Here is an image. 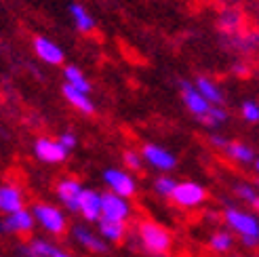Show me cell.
Instances as JSON below:
<instances>
[{"label":"cell","instance_id":"f546056e","mask_svg":"<svg viewBox=\"0 0 259 257\" xmlns=\"http://www.w3.org/2000/svg\"><path fill=\"white\" fill-rule=\"evenodd\" d=\"M59 144L66 148V150H74L76 148V144H78V139H76V135L74 133H70V131H66V133H61L59 137Z\"/></svg>","mask_w":259,"mask_h":257},{"label":"cell","instance_id":"7a4b0ae2","mask_svg":"<svg viewBox=\"0 0 259 257\" xmlns=\"http://www.w3.org/2000/svg\"><path fill=\"white\" fill-rule=\"evenodd\" d=\"M32 213L36 217V224L40 226L51 236H63L68 232V217L61 209H57L51 202H36L32 207Z\"/></svg>","mask_w":259,"mask_h":257},{"label":"cell","instance_id":"e575fe53","mask_svg":"<svg viewBox=\"0 0 259 257\" xmlns=\"http://www.w3.org/2000/svg\"><path fill=\"white\" fill-rule=\"evenodd\" d=\"M253 169H255V173H257V175H259V156H257V160H255V162H253Z\"/></svg>","mask_w":259,"mask_h":257},{"label":"cell","instance_id":"30bf717a","mask_svg":"<svg viewBox=\"0 0 259 257\" xmlns=\"http://www.w3.org/2000/svg\"><path fill=\"white\" fill-rule=\"evenodd\" d=\"M55 192H57V198L59 202L66 207L68 211L72 213H78V207H80V196L84 192V186L78 182V179H72V177H63L57 182L55 186Z\"/></svg>","mask_w":259,"mask_h":257},{"label":"cell","instance_id":"cb8c5ba5","mask_svg":"<svg viewBox=\"0 0 259 257\" xmlns=\"http://www.w3.org/2000/svg\"><path fill=\"white\" fill-rule=\"evenodd\" d=\"M63 78H66V84L78 89V91H82V93H91V82H89V78L84 76V72L80 68L66 66L63 68Z\"/></svg>","mask_w":259,"mask_h":257},{"label":"cell","instance_id":"ba28073f","mask_svg":"<svg viewBox=\"0 0 259 257\" xmlns=\"http://www.w3.org/2000/svg\"><path fill=\"white\" fill-rule=\"evenodd\" d=\"M141 156H144L146 164H150L152 169H156L160 173H169L177 166V156L166 148L158 144H144L141 148Z\"/></svg>","mask_w":259,"mask_h":257},{"label":"cell","instance_id":"4316f807","mask_svg":"<svg viewBox=\"0 0 259 257\" xmlns=\"http://www.w3.org/2000/svg\"><path fill=\"white\" fill-rule=\"evenodd\" d=\"M240 116L244 122L257 124L259 122V101L255 99H244L240 104Z\"/></svg>","mask_w":259,"mask_h":257},{"label":"cell","instance_id":"8fae6325","mask_svg":"<svg viewBox=\"0 0 259 257\" xmlns=\"http://www.w3.org/2000/svg\"><path fill=\"white\" fill-rule=\"evenodd\" d=\"M131 217V202L116 192H103V220L110 222H128Z\"/></svg>","mask_w":259,"mask_h":257},{"label":"cell","instance_id":"8d00e7d4","mask_svg":"<svg viewBox=\"0 0 259 257\" xmlns=\"http://www.w3.org/2000/svg\"><path fill=\"white\" fill-rule=\"evenodd\" d=\"M232 257H236V255H232Z\"/></svg>","mask_w":259,"mask_h":257},{"label":"cell","instance_id":"836d02e7","mask_svg":"<svg viewBox=\"0 0 259 257\" xmlns=\"http://www.w3.org/2000/svg\"><path fill=\"white\" fill-rule=\"evenodd\" d=\"M53 257H74V255H72V253H68V251H63V249H59V247H57V251L53 253Z\"/></svg>","mask_w":259,"mask_h":257},{"label":"cell","instance_id":"7c38bea8","mask_svg":"<svg viewBox=\"0 0 259 257\" xmlns=\"http://www.w3.org/2000/svg\"><path fill=\"white\" fill-rule=\"evenodd\" d=\"M78 213L87 224H97L103 217V192L84 188L82 196H80Z\"/></svg>","mask_w":259,"mask_h":257},{"label":"cell","instance_id":"ffe728a7","mask_svg":"<svg viewBox=\"0 0 259 257\" xmlns=\"http://www.w3.org/2000/svg\"><path fill=\"white\" fill-rule=\"evenodd\" d=\"M194 84H196L198 91L211 101L213 106H224V93H222V89H219V84L215 80H211L209 76H198L196 80H194Z\"/></svg>","mask_w":259,"mask_h":257},{"label":"cell","instance_id":"1f68e13d","mask_svg":"<svg viewBox=\"0 0 259 257\" xmlns=\"http://www.w3.org/2000/svg\"><path fill=\"white\" fill-rule=\"evenodd\" d=\"M240 242L244 247H249V249H257L259 247V238H255V236H247V238H240Z\"/></svg>","mask_w":259,"mask_h":257},{"label":"cell","instance_id":"277c9868","mask_svg":"<svg viewBox=\"0 0 259 257\" xmlns=\"http://www.w3.org/2000/svg\"><path fill=\"white\" fill-rule=\"evenodd\" d=\"M206 196H209V192L206 188L198 182H179L171 200L177 204L181 209H196L200 204L206 202Z\"/></svg>","mask_w":259,"mask_h":257},{"label":"cell","instance_id":"4fadbf2b","mask_svg":"<svg viewBox=\"0 0 259 257\" xmlns=\"http://www.w3.org/2000/svg\"><path fill=\"white\" fill-rule=\"evenodd\" d=\"M21 209H25V196L21 186H17L15 182H5L0 186V211L5 215H11Z\"/></svg>","mask_w":259,"mask_h":257},{"label":"cell","instance_id":"484cf974","mask_svg":"<svg viewBox=\"0 0 259 257\" xmlns=\"http://www.w3.org/2000/svg\"><path fill=\"white\" fill-rule=\"evenodd\" d=\"M177 184H179V182H175V177H171V175H158L156 179H154V192H156L158 196L171 200Z\"/></svg>","mask_w":259,"mask_h":257},{"label":"cell","instance_id":"6da1fadb","mask_svg":"<svg viewBox=\"0 0 259 257\" xmlns=\"http://www.w3.org/2000/svg\"><path fill=\"white\" fill-rule=\"evenodd\" d=\"M137 238L141 242L146 253L150 255H166L171 251V245H173V236L171 232L166 230L164 226H160L158 222H152V220H141L137 222Z\"/></svg>","mask_w":259,"mask_h":257},{"label":"cell","instance_id":"2e32d148","mask_svg":"<svg viewBox=\"0 0 259 257\" xmlns=\"http://www.w3.org/2000/svg\"><path fill=\"white\" fill-rule=\"evenodd\" d=\"M61 93H63V97H66L68 104L74 110H78L80 114H93L95 112V106H93V101H91L89 93H82V91H78V89H74L70 84H63Z\"/></svg>","mask_w":259,"mask_h":257},{"label":"cell","instance_id":"4dcf8cb0","mask_svg":"<svg viewBox=\"0 0 259 257\" xmlns=\"http://www.w3.org/2000/svg\"><path fill=\"white\" fill-rule=\"evenodd\" d=\"M209 141H211L213 148H219V150H226V146L230 144V141H228L224 135H219V133H211V135H209Z\"/></svg>","mask_w":259,"mask_h":257},{"label":"cell","instance_id":"9c48e42d","mask_svg":"<svg viewBox=\"0 0 259 257\" xmlns=\"http://www.w3.org/2000/svg\"><path fill=\"white\" fill-rule=\"evenodd\" d=\"M3 232L5 234H15V236H28L32 234V230L38 226L36 224V217L32 213V209H21L17 213H11L5 215L3 220Z\"/></svg>","mask_w":259,"mask_h":257},{"label":"cell","instance_id":"5b68a950","mask_svg":"<svg viewBox=\"0 0 259 257\" xmlns=\"http://www.w3.org/2000/svg\"><path fill=\"white\" fill-rule=\"evenodd\" d=\"M179 91H181V99H184V104H186V108H188V112L192 114V116H196L200 120L211 112L213 104L198 91L194 82L179 80Z\"/></svg>","mask_w":259,"mask_h":257},{"label":"cell","instance_id":"e0dca14e","mask_svg":"<svg viewBox=\"0 0 259 257\" xmlns=\"http://www.w3.org/2000/svg\"><path fill=\"white\" fill-rule=\"evenodd\" d=\"M97 232L101 234V238L106 242H112V245H118V242L124 240L126 236V224L124 222H110V220H101L97 222Z\"/></svg>","mask_w":259,"mask_h":257},{"label":"cell","instance_id":"44dd1931","mask_svg":"<svg viewBox=\"0 0 259 257\" xmlns=\"http://www.w3.org/2000/svg\"><path fill=\"white\" fill-rule=\"evenodd\" d=\"M219 28L230 36H238L242 30V13L236 9H226L219 15Z\"/></svg>","mask_w":259,"mask_h":257},{"label":"cell","instance_id":"5bb4252c","mask_svg":"<svg viewBox=\"0 0 259 257\" xmlns=\"http://www.w3.org/2000/svg\"><path fill=\"white\" fill-rule=\"evenodd\" d=\"M34 53H36L38 59L49 63V66H61L63 59H66L63 49L47 36H36L34 38Z\"/></svg>","mask_w":259,"mask_h":257},{"label":"cell","instance_id":"8992f818","mask_svg":"<svg viewBox=\"0 0 259 257\" xmlns=\"http://www.w3.org/2000/svg\"><path fill=\"white\" fill-rule=\"evenodd\" d=\"M103 184L110 188V192H116V194H120L124 198L135 196V192H137L135 177L126 169H116V166L106 169L103 171Z\"/></svg>","mask_w":259,"mask_h":257},{"label":"cell","instance_id":"ac0fdd59","mask_svg":"<svg viewBox=\"0 0 259 257\" xmlns=\"http://www.w3.org/2000/svg\"><path fill=\"white\" fill-rule=\"evenodd\" d=\"M224 154H226L230 160H234L238 164H253L257 160L255 150L251 146H247V144H242V141H236V139L230 141V144L226 146Z\"/></svg>","mask_w":259,"mask_h":257},{"label":"cell","instance_id":"52a82bcc","mask_svg":"<svg viewBox=\"0 0 259 257\" xmlns=\"http://www.w3.org/2000/svg\"><path fill=\"white\" fill-rule=\"evenodd\" d=\"M70 150H66L59 139H51V137H38L34 141V156L45 162V164H61L66 162Z\"/></svg>","mask_w":259,"mask_h":257},{"label":"cell","instance_id":"d6a6232c","mask_svg":"<svg viewBox=\"0 0 259 257\" xmlns=\"http://www.w3.org/2000/svg\"><path fill=\"white\" fill-rule=\"evenodd\" d=\"M232 72H234L236 76H247L249 68L244 66V63H234V66H232Z\"/></svg>","mask_w":259,"mask_h":257},{"label":"cell","instance_id":"7402d4cb","mask_svg":"<svg viewBox=\"0 0 259 257\" xmlns=\"http://www.w3.org/2000/svg\"><path fill=\"white\" fill-rule=\"evenodd\" d=\"M234 247V232L230 230H217L209 236V249L217 255H226Z\"/></svg>","mask_w":259,"mask_h":257},{"label":"cell","instance_id":"603a6c76","mask_svg":"<svg viewBox=\"0 0 259 257\" xmlns=\"http://www.w3.org/2000/svg\"><path fill=\"white\" fill-rule=\"evenodd\" d=\"M21 251H23L25 257H53L57 247L53 245V242L45 240V238H32Z\"/></svg>","mask_w":259,"mask_h":257},{"label":"cell","instance_id":"d6986e66","mask_svg":"<svg viewBox=\"0 0 259 257\" xmlns=\"http://www.w3.org/2000/svg\"><path fill=\"white\" fill-rule=\"evenodd\" d=\"M68 13H70V17H72V21H74V28L78 30V32H82V34H91L95 30V19H93V15L82 7V5H78V3H72L70 7H68Z\"/></svg>","mask_w":259,"mask_h":257},{"label":"cell","instance_id":"9a60e30c","mask_svg":"<svg viewBox=\"0 0 259 257\" xmlns=\"http://www.w3.org/2000/svg\"><path fill=\"white\" fill-rule=\"evenodd\" d=\"M72 236H74V240L78 242V245H82L91 253H97V255L108 253V242L101 238L99 232H93V230L87 228V226H74Z\"/></svg>","mask_w":259,"mask_h":257},{"label":"cell","instance_id":"83f0119b","mask_svg":"<svg viewBox=\"0 0 259 257\" xmlns=\"http://www.w3.org/2000/svg\"><path fill=\"white\" fill-rule=\"evenodd\" d=\"M122 160H124V169L131 171V173H139L144 169V156H141V152L137 150H124L122 152Z\"/></svg>","mask_w":259,"mask_h":257},{"label":"cell","instance_id":"3957f363","mask_svg":"<svg viewBox=\"0 0 259 257\" xmlns=\"http://www.w3.org/2000/svg\"><path fill=\"white\" fill-rule=\"evenodd\" d=\"M224 222L230 232H234L238 238H247V236L259 238V217L249 211H242L234 207V204H228L224 211Z\"/></svg>","mask_w":259,"mask_h":257},{"label":"cell","instance_id":"d590c367","mask_svg":"<svg viewBox=\"0 0 259 257\" xmlns=\"http://www.w3.org/2000/svg\"><path fill=\"white\" fill-rule=\"evenodd\" d=\"M251 257H259V255H251Z\"/></svg>","mask_w":259,"mask_h":257},{"label":"cell","instance_id":"d4e9b609","mask_svg":"<svg viewBox=\"0 0 259 257\" xmlns=\"http://www.w3.org/2000/svg\"><path fill=\"white\" fill-rule=\"evenodd\" d=\"M234 194L242 202H247L249 207L259 211V188L257 186H253L249 182H238V184H234Z\"/></svg>","mask_w":259,"mask_h":257},{"label":"cell","instance_id":"f1b7e54d","mask_svg":"<svg viewBox=\"0 0 259 257\" xmlns=\"http://www.w3.org/2000/svg\"><path fill=\"white\" fill-rule=\"evenodd\" d=\"M228 120V110H224V106H213L211 112L206 114L204 118H200V122L204 126H219Z\"/></svg>","mask_w":259,"mask_h":257}]
</instances>
